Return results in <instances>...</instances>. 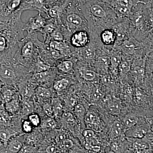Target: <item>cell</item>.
<instances>
[{
	"instance_id": "bcb514c9",
	"label": "cell",
	"mask_w": 153,
	"mask_h": 153,
	"mask_svg": "<svg viewBox=\"0 0 153 153\" xmlns=\"http://www.w3.org/2000/svg\"><path fill=\"white\" fill-rule=\"evenodd\" d=\"M35 148L31 145L22 147L19 153H33L35 151Z\"/></svg>"
},
{
	"instance_id": "8992f818",
	"label": "cell",
	"mask_w": 153,
	"mask_h": 153,
	"mask_svg": "<svg viewBox=\"0 0 153 153\" xmlns=\"http://www.w3.org/2000/svg\"><path fill=\"white\" fill-rule=\"evenodd\" d=\"M65 9V6L63 4L61 5H54L47 7L45 13L46 18L54 19L58 22L64 13Z\"/></svg>"
},
{
	"instance_id": "3957f363",
	"label": "cell",
	"mask_w": 153,
	"mask_h": 153,
	"mask_svg": "<svg viewBox=\"0 0 153 153\" xmlns=\"http://www.w3.org/2000/svg\"><path fill=\"white\" fill-rule=\"evenodd\" d=\"M89 41L88 34L85 30L74 32L70 38L71 46L76 48H82L87 46Z\"/></svg>"
},
{
	"instance_id": "f546056e",
	"label": "cell",
	"mask_w": 153,
	"mask_h": 153,
	"mask_svg": "<svg viewBox=\"0 0 153 153\" xmlns=\"http://www.w3.org/2000/svg\"><path fill=\"white\" fill-rule=\"evenodd\" d=\"M28 120L33 125V127H38L41 123V119L38 114H31L29 115Z\"/></svg>"
},
{
	"instance_id": "ba28073f",
	"label": "cell",
	"mask_w": 153,
	"mask_h": 153,
	"mask_svg": "<svg viewBox=\"0 0 153 153\" xmlns=\"http://www.w3.org/2000/svg\"><path fill=\"white\" fill-rule=\"evenodd\" d=\"M47 46L48 49H55L59 51L64 57L70 53L69 47L65 41H51Z\"/></svg>"
},
{
	"instance_id": "db71d44e",
	"label": "cell",
	"mask_w": 153,
	"mask_h": 153,
	"mask_svg": "<svg viewBox=\"0 0 153 153\" xmlns=\"http://www.w3.org/2000/svg\"><path fill=\"white\" fill-rule=\"evenodd\" d=\"M2 88L0 86V96L1 95V92Z\"/></svg>"
},
{
	"instance_id": "7bdbcfd3",
	"label": "cell",
	"mask_w": 153,
	"mask_h": 153,
	"mask_svg": "<svg viewBox=\"0 0 153 153\" xmlns=\"http://www.w3.org/2000/svg\"><path fill=\"white\" fill-rule=\"evenodd\" d=\"M98 61L99 63H100L101 65L105 67H108L110 64V57L108 56H102V57H99L98 58Z\"/></svg>"
},
{
	"instance_id": "ee69618b",
	"label": "cell",
	"mask_w": 153,
	"mask_h": 153,
	"mask_svg": "<svg viewBox=\"0 0 153 153\" xmlns=\"http://www.w3.org/2000/svg\"><path fill=\"white\" fill-rule=\"evenodd\" d=\"M62 145L63 149L68 150L73 147V143L71 140L69 139H65L62 141Z\"/></svg>"
},
{
	"instance_id": "60d3db41",
	"label": "cell",
	"mask_w": 153,
	"mask_h": 153,
	"mask_svg": "<svg viewBox=\"0 0 153 153\" xmlns=\"http://www.w3.org/2000/svg\"><path fill=\"white\" fill-rule=\"evenodd\" d=\"M47 7L54 5H61L65 3V0H45Z\"/></svg>"
},
{
	"instance_id": "e575fe53",
	"label": "cell",
	"mask_w": 153,
	"mask_h": 153,
	"mask_svg": "<svg viewBox=\"0 0 153 153\" xmlns=\"http://www.w3.org/2000/svg\"><path fill=\"white\" fill-rule=\"evenodd\" d=\"M10 120V117L7 113L0 111V125H7Z\"/></svg>"
},
{
	"instance_id": "d4e9b609",
	"label": "cell",
	"mask_w": 153,
	"mask_h": 153,
	"mask_svg": "<svg viewBox=\"0 0 153 153\" xmlns=\"http://www.w3.org/2000/svg\"><path fill=\"white\" fill-rule=\"evenodd\" d=\"M69 84V81L66 78L62 79L57 80L55 82L54 88L55 90L57 91H62L66 89Z\"/></svg>"
},
{
	"instance_id": "d590c367",
	"label": "cell",
	"mask_w": 153,
	"mask_h": 153,
	"mask_svg": "<svg viewBox=\"0 0 153 153\" xmlns=\"http://www.w3.org/2000/svg\"><path fill=\"white\" fill-rule=\"evenodd\" d=\"M111 59V68L113 71H116L117 70L118 67L119 66L121 60L120 58L117 56H113Z\"/></svg>"
},
{
	"instance_id": "83f0119b",
	"label": "cell",
	"mask_w": 153,
	"mask_h": 153,
	"mask_svg": "<svg viewBox=\"0 0 153 153\" xmlns=\"http://www.w3.org/2000/svg\"><path fill=\"white\" fill-rule=\"evenodd\" d=\"M51 68V66L44 63L41 60V58H37L36 63V68L37 72H43L49 70Z\"/></svg>"
},
{
	"instance_id": "d6a6232c",
	"label": "cell",
	"mask_w": 153,
	"mask_h": 153,
	"mask_svg": "<svg viewBox=\"0 0 153 153\" xmlns=\"http://www.w3.org/2000/svg\"><path fill=\"white\" fill-rule=\"evenodd\" d=\"M34 87V85L31 84H28L25 85V88H23V93L24 95L27 97H31L35 91L36 92Z\"/></svg>"
},
{
	"instance_id": "7a4b0ae2",
	"label": "cell",
	"mask_w": 153,
	"mask_h": 153,
	"mask_svg": "<svg viewBox=\"0 0 153 153\" xmlns=\"http://www.w3.org/2000/svg\"><path fill=\"white\" fill-rule=\"evenodd\" d=\"M130 128L126 133V135L135 139L144 137L150 131L149 127L146 121V119L144 120H141L138 123Z\"/></svg>"
},
{
	"instance_id": "5b68a950",
	"label": "cell",
	"mask_w": 153,
	"mask_h": 153,
	"mask_svg": "<svg viewBox=\"0 0 153 153\" xmlns=\"http://www.w3.org/2000/svg\"><path fill=\"white\" fill-rule=\"evenodd\" d=\"M84 122L88 127L94 131L99 132L102 130L100 119L94 111H88L86 112Z\"/></svg>"
},
{
	"instance_id": "1f68e13d",
	"label": "cell",
	"mask_w": 153,
	"mask_h": 153,
	"mask_svg": "<svg viewBox=\"0 0 153 153\" xmlns=\"http://www.w3.org/2000/svg\"><path fill=\"white\" fill-rule=\"evenodd\" d=\"M56 121L51 117L46 119L43 122V126L47 128H54L57 126Z\"/></svg>"
},
{
	"instance_id": "f35d334b",
	"label": "cell",
	"mask_w": 153,
	"mask_h": 153,
	"mask_svg": "<svg viewBox=\"0 0 153 153\" xmlns=\"http://www.w3.org/2000/svg\"><path fill=\"white\" fill-rule=\"evenodd\" d=\"M63 119L68 123H73L75 122L74 115L70 112H66L63 115Z\"/></svg>"
},
{
	"instance_id": "74e56055",
	"label": "cell",
	"mask_w": 153,
	"mask_h": 153,
	"mask_svg": "<svg viewBox=\"0 0 153 153\" xmlns=\"http://www.w3.org/2000/svg\"><path fill=\"white\" fill-rule=\"evenodd\" d=\"M7 40L4 36H0V52H4L7 47Z\"/></svg>"
},
{
	"instance_id": "e0dca14e",
	"label": "cell",
	"mask_w": 153,
	"mask_h": 153,
	"mask_svg": "<svg viewBox=\"0 0 153 153\" xmlns=\"http://www.w3.org/2000/svg\"><path fill=\"white\" fill-rule=\"evenodd\" d=\"M123 52L128 55H133L135 52L136 47L135 45L131 41L126 40L121 45Z\"/></svg>"
},
{
	"instance_id": "f5cc1de1",
	"label": "cell",
	"mask_w": 153,
	"mask_h": 153,
	"mask_svg": "<svg viewBox=\"0 0 153 153\" xmlns=\"http://www.w3.org/2000/svg\"><path fill=\"white\" fill-rule=\"evenodd\" d=\"M141 1H142L143 2H148L149 1H150V0H140Z\"/></svg>"
},
{
	"instance_id": "52a82bcc",
	"label": "cell",
	"mask_w": 153,
	"mask_h": 153,
	"mask_svg": "<svg viewBox=\"0 0 153 153\" xmlns=\"http://www.w3.org/2000/svg\"><path fill=\"white\" fill-rule=\"evenodd\" d=\"M137 139L133 144V147L137 152H150L152 151L150 142L146 137Z\"/></svg>"
},
{
	"instance_id": "6da1fadb",
	"label": "cell",
	"mask_w": 153,
	"mask_h": 153,
	"mask_svg": "<svg viewBox=\"0 0 153 153\" xmlns=\"http://www.w3.org/2000/svg\"><path fill=\"white\" fill-rule=\"evenodd\" d=\"M48 18L44 17L41 13H38L36 16L30 18L27 23L25 24L24 31H27L28 34H32L40 32L48 22Z\"/></svg>"
},
{
	"instance_id": "4dcf8cb0",
	"label": "cell",
	"mask_w": 153,
	"mask_h": 153,
	"mask_svg": "<svg viewBox=\"0 0 153 153\" xmlns=\"http://www.w3.org/2000/svg\"><path fill=\"white\" fill-rule=\"evenodd\" d=\"M131 67V64L127 60L121 61L119 68L121 73L126 74L130 71Z\"/></svg>"
},
{
	"instance_id": "d6986e66",
	"label": "cell",
	"mask_w": 153,
	"mask_h": 153,
	"mask_svg": "<svg viewBox=\"0 0 153 153\" xmlns=\"http://www.w3.org/2000/svg\"><path fill=\"white\" fill-rule=\"evenodd\" d=\"M58 70L64 73H68L72 70L73 67V63L69 60H64L61 61L57 65Z\"/></svg>"
},
{
	"instance_id": "8d00e7d4",
	"label": "cell",
	"mask_w": 153,
	"mask_h": 153,
	"mask_svg": "<svg viewBox=\"0 0 153 153\" xmlns=\"http://www.w3.org/2000/svg\"><path fill=\"white\" fill-rule=\"evenodd\" d=\"M83 137L85 140H91L95 138V134L94 131L91 129H87L83 132Z\"/></svg>"
},
{
	"instance_id": "30bf717a",
	"label": "cell",
	"mask_w": 153,
	"mask_h": 153,
	"mask_svg": "<svg viewBox=\"0 0 153 153\" xmlns=\"http://www.w3.org/2000/svg\"><path fill=\"white\" fill-rule=\"evenodd\" d=\"M21 106L20 99L16 94H14L12 99L5 103L6 110L11 114H15L19 112Z\"/></svg>"
},
{
	"instance_id": "ab89813d",
	"label": "cell",
	"mask_w": 153,
	"mask_h": 153,
	"mask_svg": "<svg viewBox=\"0 0 153 153\" xmlns=\"http://www.w3.org/2000/svg\"><path fill=\"white\" fill-rule=\"evenodd\" d=\"M44 112L49 117H52L54 114V109L53 106L51 105L48 104H45L43 107Z\"/></svg>"
},
{
	"instance_id": "7dc6e473",
	"label": "cell",
	"mask_w": 153,
	"mask_h": 153,
	"mask_svg": "<svg viewBox=\"0 0 153 153\" xmlns=\"http://www.w3.org/2000/svg\"><path fill=\"white\" fill-rule=\"evenodd\" d=\"M111 149L114 152H119L120 151V145L117 142L113 143L111 145Z\"/></svg>"
},
{
	"instance_id": "484cf974",
	"label": "cell",
	"mask_w": 153,
	"mask_h": 153,
	"mask_svg": "<svg viewBox=\"0 0 153 153\" xmlns=\"http://www.w3.org/2000/svg\"><path fill=\"white\" fill-rule=\"evenodd\" d=\"M50 39L51 41H64L65 36L60 29L57 27L50 35Z\"/></svg>"
},
{
	"instance_id": "f907efd6",
	"label": "cell",
	"mask_w": 153,
	"mask_h": 153,
	"mask_svg": "<svg viewBox=\"0 0 153 153\" xmlns=\"http://www.w3.org/2000/svg\"><path fill=\"white\" fill-rule=\"evenodd\" d=\"M150 23L151 26L153 28V14H152V15L150 16Z\"/></svg>"
},
{
	"instance_id": "44dd1931",
	"label": "cell",
	"mask_w": 153,
	"mask_h": 153,
	"mask_svg": "<svg viewBox=\"0 0 153 153\" xmlns=\"http://www.w3.org/2000/svg\"><path fill=\"white\" fill-rule=\"evenodd\" d=\"M79 73L82 78L87 81H92L96 76L94 71L87 68H81L79 70Z\"/></svg>"
},
{
	"instance_id": "7c38bea8",
	"label": "cell",
	"mask_w": 153,
	"mask_h": 153,
	"mask_svg": "<svg viewBox=\"0 0 153 153\" xmlns=\"http://www.w3.org/2000/svg\"><path fill=\"white\" fill-rule=\"evenodd\" d=\"M29 98L26 97L22 101L21 108L23 114H30L33 113L34 111V103Z\"/></svg>"
},
{
	"instance_id": "f1b7e54d",
	"label": "cell",
	"mask_w": 153,
	"mask_h": 153,
	"mask_svg": "<svg viewBox=\"0 0 153 153\" xmlns=\"http://www.w3.org/2000/svg\"><path fill=\"white\" fill-rule=\"evenodd\" d=\"M13 134L5 130L0 131V140L4 144L8 143L13 136Z\"/></svg>"
},
{
	"instance_id": "5bb4252c",
	"label": "cell",
	"mask_w": 153,
	"mask_h": 153,
	"mask_svg": "<svg viewBox=\"0 0 153 153\" xmlns=\"http://www.w3.org/2000/svg\"><path fill=\"white\" fill-rule=\"evenodd\" d=\"M102 41L105 44L109 45L114 42L115 36L114 33L111 30H104L101 34Z\"/></svg>"
},
{
	"instance_id": "9a60e30c",
	"label": "cell",
	"mask_w": 153,
	"mask_h": 153,
	"mask_svg": "<svg viewBox=\"0 0 153 153\" xmlns=\"http://www.w3.org/2000/svg\"><path fill=\"white\" fill-rule=\"evenodd\" d=\"M89 11L94 16L103 18L106 16V13L102 7L97 4H93L90 6Z\"/></svg>"
},
{
	"instance_id": "603a6c76",
	"label": "cell",
	"mask_w": 153,
	"mask_h": 153,
	"mask_svg": "<svg viewBox=\"0 0 153 153\" xmlns=\"http://www.w3.org/2000/svg\"><path fill=\"white\" fill-rule=\"evenodd\" d=\"M14 94V90L8 87L4 86L2 88L1 96L3 100L5 103L11 100Z\"/></svg>"
},
{
	"instance_id": "cb8c5ba5",
	"label": "cell",
	"mask_w": 153,
	"mask_h": 153,
	"mask_svg": "<svg viewBox=\"0 0 153 153\" xmlns=\"http://www.w3.org/2000/svg\"><path fill=\"white\" fill-rule=\"evenodd\" d=\"M82 51V54L84 58L87 60H92L94 59L95 55V49L91 46L83 47Z\"/></svg>"
},
{
	"instance_id": "681fc988",
	"label": "cell",
	"mask_w": 153,
	"mask_h": 153,
	"mask_svg": "<svg viewBox=\"0 0 153 153\" xmlns=\"http://www.w3.org/2000/svg\"><path fill=\"white\" fill-rule=\"evenodd\" d=\"M93 94V97L95 100L99 99L102 97L101 92L98 89H96Z\"/></svg>"
},
{
	"instance_id": "8fae6325",
	"label": "cell",
	"mask_w": 153,
	"mask_h": 153,
	"mask_svg": "<svg viewBox=\"0 0 153 153\" xmlns=\"http://www.w3.org/2000/svg\"><path fill=\"white\" fill-rule=\"evenodd\" d=\"M123 126L119 120L115 121L111 126L110 130L109 138L111 140H114L119 137L122 133Z\"/></svg>"
},
{
	"instance_id": "4fadbf2b",
	"label": "cell",
	"mask_w": 153,
	"mask_h": 153,
	"mask_svg": "<svg viewBox=\"0 0 153 153\" xmlns=\"http://www.w3.org/2000/svg\"><path fill=\"white\" fill-rule=\"evenodd\" d=\"M23 147L21 141L17 139L10 140L8 143L7 151L8 152L19 153Z\"/></svg>"
},
{
	"instance_id": "b9f144b4",
	"label": "cell",
	"mask_w": 153,
	"mask_h": 153,
	"mask_svg": "<svg viewBox=\"0 0 153 153\" xmlns=\"http://www.w3.org/2000/svg\"><path fill=\"white\" fill-rule=\"evenodd\" d=\"M117 3L122 5L125 6L131 10L133 6L134 3L132 0H116Z\"/></svg>"
},
{
	"instance_id": "7402d4cb",
	"label": "cell",
	"mask_w": 153,
	"mask_h": 153,
	"mask_svg": "<svg viewBox=\"0 0 153 153\" xmlns=\"http://www.w3.org/2000/svg\"><path fill=\"white\" fill-rule=\"evenodd\" d=\"M74 113L75 116L80 121L84 122V117L86 111L85 107L80 104H77L74 106Z\"/></svg>"
},
{
	"instance_id": "11a10c76",
	"label": "cell",
	"mask_w": 153,
	"mask_h": 153,
	"mask_svg": "<svg viewBox=\"0 0 153 153\" xmlns=\"http://www.w3.org/2000/svg\"><path fill=\"white\" fill-rule=\"evenodd\" d=\"M152 45H153V36H152Z\"/></svg>"
},
{
	"instance_id": "f6af8a7d",
	"label": "cell",
	"mask_w": 153,
	"mask_h": 153,
	"mask_svg": "<svg viewBox=\"0 0 153 153\" xmlns=\"http://www.w3.org/2000/svg\"><path fill=\"white\" fill-rule=\"evenodd\" d=\"M116 7L119 12L122 14H128L129 13L130 11H131L130 9L117 3Z\"/></svg>"
},
{
	"instance_id": "836d02e7",
	"label": "cell",
	"mask_w": 153,
	"mask_h": 153,
	"mask_svg": "<svg viewBox=\"0 0 153 153\" xmlns=\"http://www.w3.org/2000/svg\"><path fill=\"white\" fill-rule=\"evenodd\" d=\"M34 127L32 123L29 120H25L22 123V129L23 131L25 133H30L33 131Z\"/></svg>"
},
{
	"instance_id": "2e32d148",
	"label": "cell",
	"mask_w": 153,
	"mask_h": 153,
	"mask_svg": "<svg viewBox=\"0 0 153 153\" xmlns=\"http://www.w3.org/2000/svg\"><path fill=\"white\" fill-rule=\"evenodd\" d=\"M142 119L135 115L131 114L126 116L123 120V123L126 127L131 128L139 123Z\"/></svg>"
},
{
	"instance_id": "277c9868",
	"label": "cell",
	"mask_w": 153,
	"mask_h": 153,
	"mask_svg": "<svg viewBox=\"0 0 153 153\" xmlns=\"http://www.w3.org/2000/svg\"><path fill=\"white\" fill-rule=\"evenodd\" d=\"M137 62V64L132 70V75L138 85H143L144 84L146 76L145 59H139Z\"/></svg>"
},
{
	"instance_id": "ffe728a7",
	"label": "cell",
	"mask_w": 153,
	"mask_h": 153,
	"mask_svg": "<svg viewBox=\"0 0 153 153\" xmlns=\"http://www.w3.org/2000/svg\"><path fill=\"white\" fill-rule=\"evenodd\" d=\"M108 109L113 114H118L120 112L121 105L118 100L113 99L109 102L108 104Z\"/></svg>"
},
{
	"instance_id": "9c48e42d",
	"label": "cell",
	"mask_w": 153,
	"mask_h": 153,
	"mask_svg": "<svg viewBox=\"0 0 153 153\" xmlns=\"http://www.w3.org/2000/svg\"><path fill=\"white\" fill-rule=\"evenodd\" d=\"M28 10L38 11L45 14L47 9L45 0H28Z\"/></svg>"
},
{
	"instance_id": "4316f807",
	"label": "cell",
	"mask_w": 153,
	"mask_h": 153,
	"mask_svg": "<svg viewBox=\"0 0 153 153\" xmlns=\"http://www.w3.org/2000/svg\"><path fill=\"white\" fill-rule=\"evenodd\" d=\"M36 93L37 96L41 98H49L51 95L49 89L42 86H39L36 88Z\"/></svg>"
},
{
	"instance_id": "816d5d0a",
	"label": "cell",
	"mask_w": 153,
	"mask_h": 153,
	"mask_svg": "<svg viewBox=\"0 0 153 153\" xmlns=\"http://www.w3.org/2000/svg\"><path fill=\"white\" fill-rule=\"evenodd\" d=\"M3 144H4L1 141V140H0V149L2 147Z\"/></svg>"
},
{
	"instance_id": "ac0fdd59",
	"label": "cell",
	"mask_w": 153,
	"mask_h": 153,
	"mask_svg": "<svg viewBox=\"0 0 153 153\" xmlns=\"http://www.w3.org/2000/svg\"><path fill=\"white\" fill-rule=\"evenodd\" d=\"M0 76L6 79H14L16 77V72L13 69L8 67L0 68Z\"/></svg>"
},
{
	"instance_id": "c3c4849f",
	"label": "cell",
	"mask_w": 153,
	"mask_h": 153,
	"mask_svg": "<svg viewBox=\"0 0 153 153\" xmlns=\"http://www.w3.org/2000/svg\"><path fill=\"white\" fill-rule=\"evenodd\" d=\"M46 151H47V152L50 153H56L58 152L57 148L54 145H51V146H49L48 148H47Z\"/></svg>"
}]
</instances>
